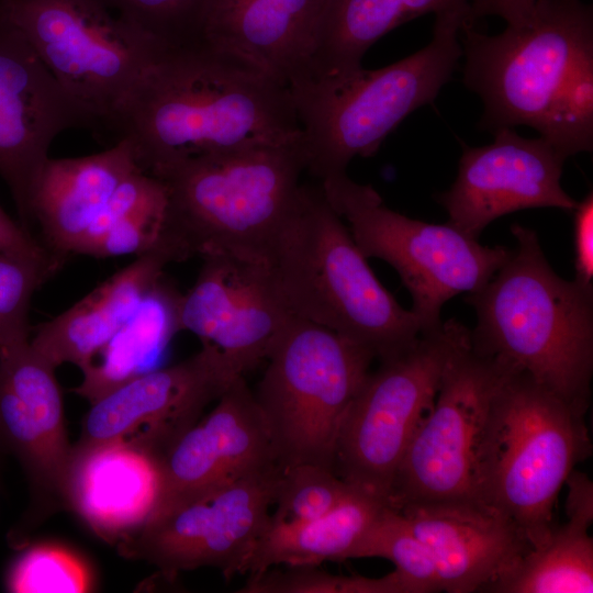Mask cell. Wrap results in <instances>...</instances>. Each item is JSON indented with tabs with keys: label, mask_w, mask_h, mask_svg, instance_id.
<instances>
[{
	"label": "cell",
	"mask_w": 593,
	"mask_h": 593,
	"mask_svg": "<svg viewBox=\"0 0 593 593\" xmlns=\"http://www.w3.org/2000/svg\"><path fill=\"white\" fill-rule=\"evenodd\" d=\"M110 132L115 141L130 142L147 174L232 148L301 141L289 88L238 54L203 41L166 49Z\"/></svg>",
	"instance_id": "obj_1"
},
{
	"label": "cell",
	"mask_w": 593,
	"mask_h": 593,
	"mask_svg": "<svg viewBox=\"0 0 593 593\" xmlns=\"http://www.w3.org/2000/svg\"><path fill=\"white\" fill-rule=\"evenodd\" d=\"M516 246L466 298L477 315L471 344L585 415L593 373V286L559 277L532 228L513 224Z\"/></svg>",
	"instance_id": "obj_2"
},
{
	"label": "cell",
	"mask_w": 593,
	"mask_h": 593,
	"mask_svg": "<svg viewBox=\"0 0 593 593\" xmlns=\"http://www.w3.org/2000/svg\"><path fill=\"white\" fill-rule=\"evenodd\" d=\"M304 171L300 141L216 152L149 174L167 194L156 246L172 262L213 255L266 262Z\"/></svg>",
	"instance_id": "obj_3"
},
{
	"label": "cell",
	"mask_w": 593,
	"mask_h": 593,
	"mask_svg": "<svg viewBox=\"0 0 593 593\" xmlns=\"http://www.w3.org/2000/svg\"><path fill=\"white\" fill-rule=\"evenodd\" d=\"M266 264L290 310L379 360L422 334L417 316L382 286L321 184H302Z\"/></svg>",
	"instance_id": "obj_4"
},
{
	"label": "cell",
	"mask_w": 593,
	"mask_h": 593,
	"mask_svg": "<svg viewBox=\"0 0 593 593\" xmlns=\"http://www.w3.org/2000/svg\"><path fill=\"white\" fill-rule=\"evenodd\" d=\"M467 22L468 13L436 14L429 44L396 63L290 85L305 171L320 181L347 174L355 157L372 156L410 113L433 102L462 55Z\"/></svg>",
	"instance_id": "obj_5"
},
{
	"label": "cell",
	"mask_w": 593,
	"mask_h": 593,
	"mask_svg": "<svg viewBox=\"0 0 593 593\" xmlns=\"http://www.w3.org/2000/svg\"><path fill=\"white\" fill-rule=\"evenodd\" d=\"M591 452L584 415L510 368L493 396L478 450L477 501L504 514L529 547L538 548L556 526L562 485Z\"/></svg>",
	"instance_id": "obj_6"
},
{
	"label": "cell",
	"mask_w": 593,
	"mask_h": 593,
	"mask_svg": "<svg viewBox=\"0 0 593 593\" xmlns=\"http://www.w3.org/2000/svg\"><path fill=\"white\" fill-rule=\"evenodd\" d=\"M463 82L484 105L483 128L545 132L566 86L593 59V12L582 0H537L522 23L486 35L463 23Z\"/></svg>",
	"instance_id": "obj_7"
},
{
	"label": "cell",
	"mask_w": 593,
	"mask_h": 593,
	"mask_svg": "<svg viewBox=\"0 0 593 593\" xmlns=\"http://www.w3.org/2000/svg\"><path fill=\"white\" fill-rule=\"evenodd\" d=\"M373 359L326 327L291 318L254 392L281 469L315 465L334 470L343 418Z\"/></svg>",
	"instance_id": "obj_8"
},
{
	"label": "cell",
	"mask_w": 593,
	"mask_h": 593,
	"mask_svg": "<svg viewBox=\"0 0 593 593\" xmlns=\"http://www.w3.org/2000/svg\"><path fill=\"white\" fill-rule=\"evenodd\" d=\"M0 16L23 36L91 127L111 130L145 71L167 49L98 0H0Z\"/></svg>",
	"instance_id": "obj_9"
},
{
	"label": "cell",
	"mask_w": 593,
	"mask_h": 593,
	"mask_svg": "<svg viewBox=\"0 0 593 593\" xmlns=\"http://www.w3.org/2000/svg\"><path fill=\"white\" fill-rule=\"evenodd\" d=\"M322 190L367 258L391 265L412 298L422 333L443 324V305L484 286L511 250L483 246L450 225L411 219L384 205L370 184L347 174L320 181Z\"/></svg>",
	"instance_id": "obj_10"
},
{
	"label": "cell",
	"mask_w": 593,
	"mask_h": 593,
	"mask_svg": "<svg viewBox=\"0 0 593 593\" xmlns=\"http://www.w3.org/2000/svg\"><path fill=\"white\" fill-rule=\"evenodd\" d=\"M456 318L380 360L343 418L334 471L347 484L388 501L406 448L433 407L445 368L469 337Z\"/></svg>",
	"instance_id": "obj_11"
},
{
	"label": "cell",
	"mask_w": 593,
	"mask_h": 593,
	"mask_svg": "<svg viewBox=\"0 0 593 593\" xmlns=\"http://www.w3.org/2000/svg\"><path fill=\"white\" fill-rule=\"evenodd\" d=\"M511 367L470 337L449 359L433 407L395 474L389 505L477 501V456L493 396ZM479 502V501H478Z\"/></svg>",
	"instance_id": "obj_12"
},
{
	"label": "cell",
	"mask_w": 593,
	"mask_h": 593,
	"mask_svg": "<svg viewBox=\"0 0 593 593\" xmlns=\"http://www.w3.org/2000/svg\"><path fill=\"white\" fill-rule=\"evenodd\" d=\"M281 472L276 467L227 485L161 503L119 544L122 553L155 566L163 575L211 567L225 579L247 571L268 525Z\"/></svg>",
	"instance_id": "obj_13"
},
{
	"label": "cell",
	"mask_w": 593,
	"mask_h": 593,
	"mask_svg": "<svg viewBox=\"0 0 593 593\" xmlns=\"http://www.w3.org/2000/svg\"><path fill=\"white\" fill-rule=\"evenodd\" d=\"M239 377L213 346L141 373L91 403L78 443L121 441L160 459Z\"/></svg>",
	"instance_id": "obj_14"
},
{
	"label": "cell",
	"mask_w": 593,
	"mask_h": 593,
	"mask_svg": "<svg viewBox=\"0 0 593 593\" xmlns=\"http://www.w3.org/2000/svg\"><path fill=\"white\" fill-rule=\"evenodd\" d=\"M90 126L23 36L0 16V177L33 234V197L53 141Z\"/></svg>",
	"instance_id": "obj_15"
},
{
	"label": "cell",
	"mask_w": 593,
	"mask_h": 593,
	"mask_svg": "<svg viewBox=\"0 0 593 593\" xmlns=\"http://www.w3.org/2000/svg\"><path fill=\"white\" fill-rule=\"evenodd\" d=\"M193 286L177 304L179 331L216 348L239 376L266 360L294 316L266 262L227 255L201 258Z\"/></svg>",
	"instance_id": "obj_16"
},
{
	"label": "cell",
	"mask_w": 593,
	"mask_h": 593,
	"mask_svg": "<svg viewBox=\"0 0 593 593\" xmlns=\"http://www.w3.org/2000/svg\"><path fill=\"white\" fill-rule=\"evenodd\" d=\"M493 133L489 145L463 147L455 182L438 195L447 223L478 239L491 222L515 211L574 210L577 201L560 183L564 156L541 136L525 138L513 127Z\"/></svg>",
	"instance_id": "obj_17"
},
{
	"label": "cell",
	"mask_w": 593,
	"mask_h": 593,
	"mask_svg": "<svg viewBox=\"0 0 593 593\" xmlns=\"http://www.w3.org/2000/svg\"><path fill=\"white\" fill-rule=\"evenodd\" d=\"M0 447L22 467L35 512L65 506L72 455L55 368L30 340L0 349Z\"/></svg>",
	"instance_id": "obj_18"
},
{
	"label": "cell",
	"mask_w": 593,
	"mask_h": 593,
	"mask_svg": "<svg viewBox=\"0 0 593 593\" xmlns=\"http://www.w3.org/2000/svg\"><path fill=\"white\" fill-rule=\"evenodd\" d=\"M215 402L164 455L159 505L279 467L269 426L245 376Z\"/></svg>",
	"instance_id": "obj_19"
},
{
	"label": "cell",
	"mask_w": 593,
	"mask_h": 593,
	"mask_svg": "<svg viewBox=\"0 0 593 593\" xmlns=\"http://www.w3.org/2000/svg\"><path fill=\"white\" fill-rule=\"evenodd\" d=\"M161 459L115 440L77 443L65 484V506L101 538L120 544L148 521L164 494Z\"/></svg>",
	"instance_id": "obj_20"
},
{
	"label": "cell",
	"mask_w": 593,
	"mask_h": 593,
	"mask_svg": "<svg viewBox=\"0 0 593 593\" xmlns=\"http://www.w3.org/2000/svg\"><path fill=\"white\" fill-rule=\"evenodd\" d=\"M395 511L429 549L440 589L449 593L483 592L530 549L510 518L478 501L409 504Z\"/></svg>",
	"instance_id": "obj_21"
},
{
	"label": "cell",
	"mask_w": 593,
	"mask_h": 593,
	"mask_svg": "<svg viewBox=\"0 0 593 593\" xmlns=\"http://www.w3.org/2000/svg\"><path fill=\"white\" fill-rule=\"evenodd\" d=\"M325 0H204L199 41L233 52L286 85L311 75Z\"/></svg>",
	"instance_id": "obj_22"
},
{
	"label": "cell",
	"mask_w": 593,
	"mask_h": 593,
	"mask_svg": "<svg viewBox=\"0 0 593 593\" xmlns=\"http://www.w3.org/2000/svg\"><path fill=\"white\" fill-rule=\"evenodd\" d=\"M138 168L132 145L123 138L97 154L49 157L32 204L43 246L63 264L76 255L116 188Z\"/></svg>",
	"instance_id": "obj_23"
},
{
	"label": "cell",
	"mask_w": 593,
	"mask_h": 593,
	"mask_svg": "<svg viewBox=\"0 0 593 593\" xmlns=\"http://www.w3.org/2000/svg\"><path fill=\"white\" fill-rule=\"evenodd\" d=\"M172 260L160 247L136 259L97 286L30 337L32 349L53 368L83 370L134 315Z\"/></svg>",
	"instance_id": "obj_24"
},
{
	"label": "cell",
	"mask_w": 593,
	"mask_h": 593,
	"mask_svg": "<svg viewBox=\"0 0 593 593\" xmlns=\"http://www.w3.org/2000/svg\"><path fill=\"white\" fill-rule=\"evenodd\" d=\"M472 1L325 0L311 54L309 78L360 69L363 55L377 41L417 16L457 11L473 19Z\"/></svg>",
	"instance_id": "obj_25"
},
{
	"label": "cell",
	"mask_w": 593,
	"mask_h": 593,
	"mask_svg": "<svg viewBox=\"0 0 593 593\" xmlns=\"http://www.w3.org/2000/svg\"><path fill=\"white\" fill-rule=\"evenodd\" d=\"M388 505L385 499L353 488L336 507L316 519L278 523L269 518L246 573L278 566H320L349 559L351 550Z\"/></svg>",
	"instance_id": "obj_26"
},
{
	"label": "cell",
	"mask_w": 593,
	"mask_h": 593,
	"mask_svg": "<svg viewBox=\"0 0 593 593\" xmlns=\"http://www.w3.org/2000/svg\"><path fill=\"white\" fill-rule=\"evenodd\" d=\"M179 296L161 278L127 323L81 370L82 380L74 391L91 404L123 382L146 372L145 366L179 331Z\"/></svg>",
	"instance_id": "obj_27"
},
{
	"label": "cell",
	"mask_w": 593,
	"mask_h": 593,
	"mask_svg": "<svg viewBox=\"0 0 593 593\" xmlns=\"http://www.w3.org/2000/svg\"><path fill=\"white\" fill-rule=\"evenodd\" d=\"M592 522L567 515L555 526L549 540L530 548L483 592L493 593H592Z\"/></svg>",
	"instance_id": "obj_28"
},
{
	"label": "cell",
	"mask_w": 593,
	"mask_h": 593,
	"mask_svg": "<svg viewBox=\"0 0 593 593\" xmlns=\"http://www.w3.org/2000/svg\"><path fill=\"white\" fill-rule=\"evenodd\" d=\"M371 557L390 560L410 593L441 591L429 549L412 532L404 516L390 505L361 537L349 559Z\"/></svg>",
	"instance_id": "obj_29"
},
{
	"label": "cell",
	"mask_w": 593,
	"mask_h": 593,
	"mask_svg": "<svg viewBox=\"0 0 593 593\" xmlns=\"http://www.w3.org/2000/svg\"><path fill=\"white\" fill-rule=\"evenodd\" d=\"M5 586L14 593H82L91 591L93 577L89 566L71 550L38 544L16 557Z\"/></svg>",
	"instance_id": "obj_30"
},
{
	"label": "cell",
	"mask_w": 593,
	"mask_h": 593,
	"mask_svg": "<svg viewBox=\"0 0 593 593\" xmlns=\"http://www.w3.org/2000/svg\"><path fill=\"white\" fill-rule=\"evenodd\" d=\"M351 489L333 469L315 465L282 468L270 521L304 523L316 519L336 507Z\"/></svg>",
	"instance_id": "obj_31"
},
{
	"label": "cell",
	"mask_w": 593,
	"mask_h": 593,
	"mask_svg": "<svg viewBox=\"0 0 593 593\" xmlns=\"http://www.w3.org/2000/svg\"><path fill=\"white\" fill-rule=\"evenodd\" d=\"M59 269L52 262L0 251V349L30 340L33 295Z\"/></svg>",
	"instance_id": "obj_32"
},
{
	"label": "cell",
	"mask_w": 593,
	"mask_h": 593,
	"mask_svg": "<svg viewBox=\"0 0 593 593\" xmlns=\"http://www.w3.org/2000/svg\"><path fill=\"white\" fill-rule=\"evenodd\" d=\"M318 566L269 568L249 574L238 592L244 593H409L401 575L394 570L382 578L336 575Z\"/></svg>",
	"instance_id": "obj_33"
},
{
	"label": "cell",
	"mask_w": 593,
	"mask_h": 593,
	"mask_svg": "<svg viewBox=\"0 0 593 593\" xmlns=\"http://www.w3.org/2000/svg\"><path fill=\"white\" fill-rule=\"evenodd\" d=\"M165 48L199 42L204 0H98Z\"/></svg>",
	"instance_id": "obj_34"
},
{
	"label": "cell",
	"mask_w": 593,
	"mask_h": 593,
	"mask_svg": "<svg viewBox=\"0 0 593 593\" xmlns=\"http://www.w3.org/2000/svg\"><path fill=\"white\" fill-rule=\"evenodd\" d=\"M573 212L575 279L592 283L593 279V193L590 191Z\"/></svg>",
	"instance_id": "obj_35"
},
{
	"label": "cell",
	"mask_w": 593,
	"mask_h": 593,
	"mask_svg": "<svg viewBox=\"0 0 593 593\" xmlns=\"http://www.w3.org/2000/svg\"><path fill=\"white\" fill-rule=\"evenodd\" d=\"M0 251L22 255L63 267V262L54 257L34 234L14 221L0 206Z\"/></svg>",
	"instance_id": "obj_36"
},
{
	"label": "cell",
	"mask_w": 593,
	"mask_h": 593,
	"mask_svg": "<svg viewBox=\"0 0 593 593\" xmlns=\"http://www.w3.org/2000/svg\"><path fill=\"white\" fill-rule=\"evenodd\" d=\"M537 0H473L471 12L473 19L485 15L503 18L507 25L522 23L530 14Z\"/></svg>",
	"instance_id": "obj_37"
}]
</instances>
